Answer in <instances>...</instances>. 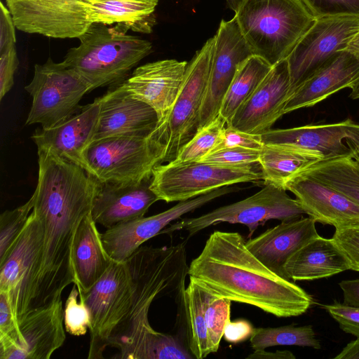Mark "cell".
Masks as SVG:
<instances>
[{
  "instance_id": "6da1fadb",
  "label": "cell",
  "mask_w": 359,
  "mask_h": 359,
  "mask_svg": "<svg viewBox=\"0 0 359 359\" xmlns=\"http://www.w3.org/2000/svg\"><path fill=\"white\" fill-rule=\"evenodd\" d=\"M38 150V180L32 212L40 221L43 246L34 309L74 283L71 249L76 230L91 212L97 179L77 164Z\"/></svg>"
},
{
  "instance_id": "7a4b0ae2",
  "label": "cell",
  "mask_w": 359,
  "mask_h": 359,
  "mask_svg": "<svg viewBox=\"0 0 359 359\" xmlns=\"http://www.w3.org/2000/svg\"><path fill=\"white\" fill-rule=\"evenodd\" d=\"M188 275L215 295L276 317L300 316L313 304L304 290L259 261L237 232L211 233L189 266Z\"/></svg>"
},
{
  "instance_id": "3957f363",
  "label": "cell",
  "mask_w": 359,
  "mask_h": 359,
  "mask_svg": "<svg viewBox=\"0 0 359 359\" xmlns=\"http://www.w3.org/2000/svg\"><path fill=\"white\" fill-rule=\"evenodd\" d=\"M187 243L141 245L125 261L130 282V308L109 344L120 350L121 358L155 330L148 318L151 303L166 295L176 299L184 290L189 270Z\"/></svg>"
},
{
  "instance_id": "277c9868",
  "label": "cell",
  "mask_w": 359,
  "mask_h": 359,
  "mask_svg": "<svg viewBox=\"0 0 359 359\" xmlns=\"http://www.w3.org/2000/svg\"><path fill=\"white\" fill-rule=\"evenodd\" d=\"M119 25L92 23L68 50L63 62L89 85L90 91L123 81L130 71L152 52V44Z\"/></svg>"
},
{
  "instance_id": "5b68a950",
  "label": "cell",
  "mask_w": 359,
  "mask_h": 359,
  "mask_svg": "<svg viewBox=\"0 0 359 359\" xmlns=\"http://www.w3.org/2000/svg\"><path fill=\"white\" fill-rule=\"evenodd\" d=\"M234 18L253 55L285 60L316 18L302 0H241Z\"/></svg>"
},
{
  "instance_id": "8992f818",
  "label": "cell",
  "mask_w": 359,
  "mask_h": 359,
  "mask_svg": "<svg viewBox=\"0 0 359 359\" xmlns=\"http://www.w3.org/2000/svg\"><path fill=\"white\" fill-rule=\"evenodd\" d=\"M214 36L188 62L184 80L169 113L151 133L163 151L161 164L173 161L200 130V116L210 75Z\"/></svg>"
},
{
  "instance_id": "52a82bcc",
  "label": "cell",
  "mask_w": 359,
  "mask_h": 359,
  "mask_svg": "<svg viewBox=\"0 0 359 359\" xmlns=\"http://www.w3.org/2000/svg\"><path fill=\"white\" fill-rule=\"evenodd\" d=\"M261 180L259 163L239 165L202 161L168 163L154 168L150 188L159 200L180 202L224 187Z\"/></svg>"
},
{
  "instance_id": "ba28073f",
  "label": "cell",
  "mask_w": 359,
  "mask_h": 359,
  "mask_svg": "<svg viewBox=\"0 0 359 359\" xmlns=\"http://www.w3.org/2000/svg\"><path fill=\"white\" fill-rule=\"evenodd\" d=\"M25 89L32 99L25 125L40 123L44 129L76 114L83 95L90 92L89 85L74 69L50 57L34 65L33 78Z\"/></svg>"
},
{
  "instance_id": "9c48e42d",
  "label": "cell",
  "mask_w": 359,
  "mask_h": 359,
  "mask_svg": "<svg viewBox=\"0 0 359 359\" xmlns=\"http://www.w3.org/2000/svg\"><path fill=\"white\" fill-rule=\"evenodd\" d=\"M242 201L219 207L197 217L187 218L170 224L160 234L185 231L189 237L203 229L219 224H241L249 230V237L257 228L270 219L281 222L299 219L305 214L297 199L292 198L283 188L271 184Z\"/></svg>"
},
{
  "instance_id": "30bf717a",
  "label": "cell",
  "mask_w": 359,
  "mask_h": 359,
  "mask_svg": "<svg viewBox=\"0 0 359 359\" xmlns=\"http://www.w3.org/2000/svg\"><path fill=\"white\" fill-rule=\"evenodd\" d=\"M86 158L91 175L102 182H135L151 177L163 151L148 137H111L93 142Z\"/></svg>"
},
{
  "instance_id": "8fae6325",
  "label": "cell",
  "mask_w": 359,
  "mask_h": 359,
  "mask_svg": "<svg viewBox=\"0 0 359 359\" xmlns=\"http://www.w3.org/2000/svg\"><path fill=\"white\" fill-rule=\"evenodd\" d=\"M43 246V228L32 211L24 229L0 260V291L7 293L17 322L34 309Z\"/></svg>"
},
{
  "instance_id": "7c38bea8",
  "label": "cell",
  "mask_w": 359,
  "mask_h": 359,
  "mask_svg": "<svg viewBox=\"0 0 359 359\" xmlns=\"http://www.w3.org/2000/svg\"><path fill=\"white\" fill-rule=\"evenodd\" d=\"M79 299L90 313L88 359L103 358L111 338L126 316L130 302V282L125 262L113 261L101 278Z\"/></svg>"
},
{
  "instance_id": "4fadbf2b",
  "label": "cell",
  "mask_w": 359,
  "mask_h": 359,
  "mask_svg": "<svg viewBox=\"0 0 359 359\" xmlns=\"http://www.w3.org/2000/svg\"><path fill=\"white\" fill-rule=\"evenodd\" d=\"M358 31V17L316 19L286 58L290 76V96L336 53L346 50Z\"/></svg>"
},
{
  "instance_id": "5bb4252c",
  "label": "cell",
  "mask_w": 359,
  "mask_h": 359,
  "mask_svg": "<svg viewBox=\"0 0 359 359\" xmlns=\"http://www.w3.org/2000/svg\"><path fill=\"white\" fill-rule=\"evenodd\" d=\"M17 29L55 39L79 38L92 24L88 0H6Z\"/></svg>"
},
{
  "instance_id": "9a60e30c",
  "label": "cell",
  "mask_w": 359,
  "mask_h": 359,
  "mask_svg": "<svg viewBox=\"0 0 359 359\" xmlns=\"http://www.w3.org/2000/svg\"><path fill=\"white\" fill-rule=\"evenodd\" d=\"M213 36L211 67L201 110L200 130L219 115L222 100L238 66L253 55L234 17L229 20H222Z\"/></svg>"
},
{
  "instance_id": "2e32d148",
  "label": "cell",
  "mask_w": 359,
  "mask_h": 359,
  "mask_svg": "<svg viewBox=\"0 0 359 359\" xmlns=\"http://www.w3.org/2000/svg\"><path fill=\"white\" fill-rule=\"evenodd\" d=\"M236 189L224 187L197 197L180 201L161 213L114 226L101 233L104 248L116 262H123L144 242L159 235L172 221Z\"/></svg>"
},
{
  "instance_id": "e0dca14e",
  "label": "cell",
  "mask_w": 359,
  "mask_h": 359,
  "mask_svg": "<svg viewBox=\"0 0 359 359\" xmlns=\"http://www.w3.org/2000/svg\"><path fill=\"white\" fill-rule=\"evenodd\" d=\"M264 144L295 148L318 154L323 160L352 156L359 149V124L341 122L271 129L261 135Z\"/></svg>"
},
{
  "instance_id": "ac0fdd59",
  "label": "cell",
  "mask_w": 359,
  "mask_h": 359,
  "mask_svg": "<svg viewBox=\"0 0 359 359\" xmlns=\"http://www.w3.org/2000/svg\"><path fill=\"white\" fill-rule=\"evenodd\" d=\"M290 76L287 60L273 65L251 96L226 125L251 134L262 135L283 114L290 97Z\"/></svg>"
},
{
  "instance_id": "d6986e66",
  "label": "cell",
  "mask_w": 359,
  "mask_h": 359,
  "mask_svg": "<svg viewBox=\"0 0 359 359\" xmlns=\"http://www.w3.org/2000/svg\"><path fill=\"white\" fill-rule=\"evenodd\" d=\"M121 83L110 86L99 97L100 111L93 142L111 137H148L158 123L156 111Z\"/></svg>"
},
{
  "instance_id": "ffe728a7",
  "label": "cell",
  "mask_w": 359,
  "mask_h": 359,
  "mask_svg": "<svg viewBox=\"0 0 359 359\" xmlns=\"http://www.w3.org/2000/svg\"><path fill=\"white\" fill-rule=\"evenodd\" d=\"M100 99L81 106L65 121L48 129L37 128L31 138L38 149L48 150L84 168L91 175L86 154L98 124Z\"/></svg>"
},
{
  "instance_id": "44dd1931",
  "label": "cell",
  "mask_w": 359,
  "mask_h": 359,
  "mask_svg": "<svg viewBox=\"0 0 359 359\" xmlns=\"http://www.w3.org/2000/svg\"><path fill=\"white\" fill-rule=\"evenodd\" d=\"M285 189L316 222L335 229L359 226V204L320 180L301 172L287 181Z\"/></svg>"
},
{
  "instance_id": "7402d4cb",
  "label": "cell",
  "mask_w": 359,
  "mask_h": 359,
  "mask_svg": "<svg viewBox=\"0 0 359 359\" xmlns=\"http://www.w3.org/2000/svg\"><path fill=\"white\" fill-rule=\"evenodd\" d=\"M151 177L135 182L97 180L91 215L96 224L109 229L142 218L159 201L150 188Z\"/></svg>"
},
{
  "instance_id": "603a6c76",
  "label": "cell",
  "mask_w": 359,
  "mask_h": 359,
  "mask_svg": "<svg viewBox=\"0 0 359 359\" xmlns=\"http://www.w3.org/2000/svg\"><path fill=\"white\" fill-rule=\"evenodd\" d=\"M187 65L186 61L175 59L146 63L137 67L121 83L133 96L149 104L161 121L177 98Z\"/></svg>"
},
{
  "instance_id": "cb8c5ba5",
  "label": "cell",
  "mask_w": 359,
  "mask_h": 359,
  "mask_svg": "<svg viewBox=\"0 0 359 359\" xmlns=\"http://www.w3.org/2000/svg\"><path fill=\"white\" fill-rule=\"evenodd\" d=\"M62 294L18 320L21 344L14 359H49L65 342Z\"/></svg>"
},
{
  "instance_id": "d4e9b609",
  "label": "cell",
  "mask_w": 359,
  "mask_h": 359,
  "mask_svg": "<svg viewBox=\"0 0 359 359\" xmlns=\"http://www.w3.org/2000/svg\"><path fill=\"white\" fill-rule=\"evenodd\" d=\"M359 80V56L347 50L336 53L287 99L283 114L313 106Z\"/></svg>"
},
{
  "instance_id": "484cf974",
  "label": "cell",
  "mask_w": 359,
  "mask_h": 359,
  "mask_svg": "<svg viewBox=\"0 0 359 359\" xmlns=\"http://www.w3.org/2000/svg\"><path fill=\"white\" fill-rule=\"evenodd\" d=\"M316 223L310 217L283 221L245 241V244L266 267L285 278L284 266L289 258L306 242L318 236Z\"/></svg>"
},
{
  "instance_id": "4316f807",
  "label": "cell",
  "mask_w": 359,
  "mask_h": 359,
  "mask_svg": "<svg viewBox=\"0 0 359 359\" xmlns=\"http://www.w3.org/2000/svg\"><path fill=\"white\" fill-rule=\"evenodd\" d=\"M113 261L104 248L101 233L90 212L79 224L71 249L74 284L79 291L89 290L105 273Z\"/></svg>"
},
{
  "instance_id": "83f0119b",
  "label": "cell",
  "mask_w": 359,
  "mask_h": 359,
  "mask_svg": "<svg viewBox=\"0 0 359 359\" xmlns=\"http://www.w3.org/2000/svg\"><path fill=\"white\" fill-rule=\"evenodd\" d=\"M350 270L344 253L333 238L317 236L302 245L287 261L285 278L315 280Z\"/></svg>"
},
{
  "instance_id": "f1b7e54d",
  "label": "cell",
  "mask_w": 359,
  "mask_h": 359,
  "mask_svg": "<svg viewBox=\"0 0 359 359\" xmlns=\"http://www.w3.org/2000/svg\"><path fill=\"white\" fill-rule=\"evenodd\" d=\"M187 287L175 299L177 304L175 334L196 359L212 353L205 317L206 288L189 278Z\"/></svg>"
},
{
  "instance_id": "f546056e",
  "label": "cell",
  "mask_w": 359,
  "mask_h": 359,
  "mask_svg": "<svg viewBox=\"0 0 359 359\" xmlns=\"http://www.w3.org/2000/svg\"><path fill=\"white\" fill-rule=\"evenodd\" d=\"M158 0H88L86 8L91 23L119 25L150 34L156 25Z\"/></svg>"
},
{
  "instance_id": "4dcf8cb0",
  "label": "cell",
  "mask_w": 359,
  "mask_h": 359,
  "mask_svg": "<svg viewBox=\"0 0 359 359\" xmlns=\"http://www.w3.org/2000/svg\"><path fill=\"white\" fill-rule=\"evenodd\" d=\"M322 160L313 151L264 144L259 150V163L264 184L285 189L291 178Z\"/></svg>"
},
{
  "instance_id": "1f68e13d",
  "label": "cell",
  "mask_w": 359,
  "mask_h": 359,
  "mask_svg": "<svg viewBox=\"0 0 359 359\" xmlns=\"http://www.w3.org/2000/svg\"><path fill=\"white\" fill-rule=\"evenodd\" d=\"M260 57L252 55L238 66L222 100L219 115L228 125L237 109L251 96L271 69Z\"/></svg>"
},
{
  "instance_id": "d6a6232c",
  "label": "cell",
  "mask_w": 359,
  "mask_h": 359,
  "mask_svg": "<svg viewBox=\"0 0 359 359\" xmlns=\"http://www.w3.org/2000/svg\"><path fill=\"white\" fill-rule=\"evenodd\" d=\"M302 173L332 187L359 204V161L352 156L322 160Z\"/></svg>"
},
{
  "instance_id": "836d02e7",
  "label": "cell",
  "mask_w": 359,
  "mask_h": 359,
  "mask_svg": "<svg viewBox=\"0 0 359 359\" xmlns=\"http://www.w3.org/2000/svg\"><path fill=\"white\" fill-rule=\"evenodd\" d=\"M253 350L266 349L275 346H298L320 349L321 345L311 325H294L277 327H256L250 337Z\"/></svg>"
},
{
  "instance_id": "e575fe53",
  "label": "cell",
  "mask_w": 359,
  "mask_h": 359,
  "mask_svg": "<svg viewBox=\"0 0 359 359\" xmlns=\"http://www.w3.org/2000/svg\"><path fill=\"white\" fill-rule=\"evenodd\" d=\"M231 302L230 299L215 295L206 288L204 309L212 353L217 351L225 327L230 321Z\"/></svg>"
},
{
  "instance_id": "d590c367",
  "label": "cell",
  "mask_w": 359,
  "mask_h": 359,
  "mask_svg": "<svg viewBox=\"0 0 359 359\" xmlns=\"http://www.w3.org/2000/svg\"><path fill=\"white\" fill-rule=\"evenodd\" d=\"M226 126V121L219 115L213 121L198 130L170 163H182L199 161L212 151Z\"/></svg>"
},
{
  "instance_id": "8d00e7d4",
  "label": "cell",
  "mask_w": 359,
  "mask_h": 359,
  "mask_svg": "<svg viewBox=\"0 0 359 359\" xmlns=\"http://www.w3.org/2000/svg\"><path fill=\"white\" fill-rule=\"evenodd\" d=\"M34 196L23 205L6 210L0 216V260L2 259L24 229L34 208Z\"/></svg>"
},
{
  "instance_id": "74e56055",
  "label": "cell",
  "mask_w": 359,
  "mask_h": 359,
  "mask_svg": "<svg viewBox=\"0 0 359 359\" xmlns=\"http://www.w3.org/2000/svg\"><path fill=\"white\" fill-rule=\"evenodd\" d=\"M79 292L74 284L66 300L64 308V325L65 330L72 335H84L91 325L90 313L82 299L78 301Z\"/></svg>"
},
{
  "instance_id": "f35d334b",
  "label": "cell",
  "mask_w": 359,
  "mask_h": 359,
  "mask_svg": "<svg viewBox=\"0 0 359 359\" xmlns=\"http://www.w3.org/2000/svg\"><path fill=\"white\" fill-rule=\"evenodd\" d=\"M316 18H359V0H302Z\"/></svg>"
},
{
  "instance_id": "ab89813d",
  "label": "cell",
  "mask_w": 359,
  "mask_h": 359,
  "mask_svg": "<svg viewBox=\"0 0 359 359\" xmlns=\"http://www.w3.org/2000/svg\"><path fill=\"white\" fill-rule=\"evenodd\" d=\"M259 150L243 147H230L206 154L199 161L226 165H239L259 163Z\"/></svg>"
},
{
  "instance_id": "60d3db41",
  "label": "cell",
  "mask_w": 359,
  "mask_h": 359,
  "mask_svg": "<svg viewBox=\"0 0 359 359\" xmlns=\"http://www.w3.org/2000/svg\"><path fill=\"white\" fill-rule=\"evenodd\" d=\"M263 146L261 135L248 133L232 126H226L210 153L230 147L260 150Z\"/></svg>"
},
{
  "instance_id": "b9f144b4",
  "label": "cell",
  "mask_w": 359,
  "mask_h": 359,
  "mask_svg": "<svg viewBox=\"0 0 359 359\" xmlns=\"http://www.w3.org/2000/svg\"><path fill=\"white\" fill-rule=\"evenodd\" d=\"M332 238L346 257L350 270L359 272V226L335 229Z\"/></svg>"
},
{
  "instance_id": "7bdbcfd3",
  "label": "cell",
  "mask_w": 359,
  "mask_h": 359,
  "mask_svg": "<svg viewBox=\"0 0 359 359\" xmlns=\"http://www.w3.org/2000/svg\"><path fill=\"white\" fill-rule=\"evenodd\" d=\"M323 308L339 324L341 330L359 338V307L334 302Z\"/></svg>"
},
{
  "instance_id": "ee69618b",
  "label": "cell",
  "mask_w": 359,
  "mask_h": 359,
  "mask_svg": "<svg viewBox=\"0 0 359 359\" xmlns=\"http://www.w3.org/2000/svg\"><path fill=\"white\" fill-rule=\"evenodd\" d=\"M18 66V59L15 46L0 52V100L12 88Z\"/></svg>"
},
{
  "instance_id": "f6af8a7d",
  "label": "cell",
  "mask_w": 359,
  "mask_h": 359,
  "mask_svg": "<svg viewBox=\"0 0 359 359\" xmlns=\"http://www.w3.org/2000/svg\"><path fill=\"white\" fill-rule=\"evenodd\" d=\"M0 52L15 46V24L11 14L2 2L0 4Z\"/></svg>"
},
{
  "instance_id": "bcb514c9",
  "label": "cell",
  "mask_w": 359,
  "mask_h": 359,
  "mask_svg": "<svg viewBox=\"0 0 359 359\" xmlns=\"http://www.w3.org/2000/svg\"><path fill=\"white\" fill-rule=\"evenodd\" d=\"M253 329L252 325L247 320H230L225 327L223 337L229 343H240L251 337Z\"/></svg>"
},
{
  "instance_id": "7dc6e473",
  "label": "cell",
  "mask_w": 359,
  "mask_h": 359,
  "mask_svg": "<svg viewBox=\"0 0 359 359\" xmlns=\"http://www.w3.org/2000/svg\"><path fill=\"white\" fill-rule=\"evenodd\" d=\"M339 285L343 292V303L359 307V278L341 280Z\"/></svg>"
},
{
  "instance_id": "c3c4849f",
  "label": "cell",
  "mask_w": 359,
  "mask_h": 359,
  "mask_svg": "<svg viewBox=\"0 0 359 359\" xmlns=\"http://www.w3.org/2000/svg\"><path fill=\"white\" fill-rule=\"evenodd\" d=\"M295 355L290 351H266L265 349L254 350L247 356V359H295Z\"/></svg>"
},
{
  "instance_id": "681fc988",
  "label": "cell",
  "mask_w": 359,
  "mask_h": 359,
  "mask_svg": "<svg viewBox=\"0 0 359 359\" xmlns=\"http://www.w3.org/2000/svg\"><path fill=\"white\" fill-rule=\"evenodd\" d=\"M334 359H359V338L351 341Z\"/></svg>"
},
{
  "instance_id": "f907efd6",
  "label": "cell",
  "mask_w": 359,
  "mask_h": 359,
  "mask_svg": "<svg viewBox=\"0 0 359 359\" xmlns=\"http://www.w3.org/2000/svg\"><path fill=\"white\" fill-rule=\"evenodd\" d=\"M346 50L359 56V31L351 38Z\"/></svg>"
},
{
  "instance_id": "816d5d0a",
  "label": "cell",
  "mask_w": 359,
  "mask_h": 359,
  "mask_svg": "<svg viewBox=\"0 0 359 359\" xmlns=\"http://www.w3.org/2000/svg\"><path fill=\"white\" fill-rule=\"evenodd\" d=\"M350 98L353 100L359 99V80L351 88Z\"/></svg>"
},
{
  "instance_id": "f5cc1de1",
  "label": "cell",
  "mask_w": 359,
  "mask_h": 359,
  "mask_svg": "<svg viewBox=\"0 0 359 359\" xmlns=\"http://www.w3.org/2000/svg\"><path fill=\"white\" fill-rule=\"evenodd\" d=\"M226 1L228 7L235 12L241 0H226Z\"/></svg>"
},
{
  "instance_id": "db71d44e",
  "label": "cell",
  "mask_w": 359,
  "mask_h": 359,
  "mask_svg": "<svg viewBox=\"0 0 359 359\" xmlns=\"http://www.w3.org/2000/svg\"><path fill=\"white\" fill-rule=\"evenodd\" d=\"M352 157L359 161V149H353L352 151Z\"/></svg>"
}]
</instances>
